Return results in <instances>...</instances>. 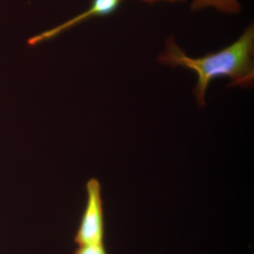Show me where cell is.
I'll list each match as a JSON object with an SVG mask.
<instances>
[{"mask_svg":"<svg viewBox=\"0 0 254 254\" xmlns=\"http://www.w3.org/2000/svg\"><path fill=\"white\" fill-rule=\"evenodd\" d=\"M254 26L251 23L230 46L200 58L189 56L173 37H169L158 60L162 64L195 73L197 82L193 93L197 103L203 107L210 83L216 78H228L231 86L248 88L254 84Z\"/></svg>","mask_w":254,"mask_h":254,"instance_id":"6da1fadb","label":"cell"},{"mask_svg":"<svg viewBox=\"0 0 254 254\" xmlns=\"http://www.w3.org/2000/svg\"><path fill=\"white\" fill-rule=\"evenodd\" d=\"M86 203L74 235L78 246L104 244L105 219L101 185L92 178L86 184Z\"/></svg>","mask_w":254,"mask_h":254,"instance_id":"7a4b0ae2","label":"cell"},{"mask_svg":"<svg viewBox=\"0 0 254 254\" xmlns=\"http://www.w3.org/2000/svg\"><path fill=\"white\" fill-rule=\"evenodd\" d=\"M124 1L125 0H92L89 8L86 11L56 27L32 37L28 40V44L30 46H37L39 43L58 36L63 32L88 18L109 16L118 10Z\"/></svg>","mask_w":254,"mask_h":254,"instance_id":"3957f363","label":"cell"},{"mask_svg":"<svg viewBox=\"0 0 254 254\" xmlns=\"http://www.w3.org/2000/svg\"><path fill=\"white\" fill-rule=\"evenodd\" d=\"M208 8H213L229 15L240 14L242 10L238 0H193L190 9L197 11Z\"/></svg>","mask_w":254,"mask_h":254,"instance_id":"277c9868","label":"cell"},{"mask_svg":"<svg viewBox=\"0 0 254 254\" xmlns=\"http://www.w3.org/2000/svg\"><path fill=\"white\" fill-rule=\"evenodd\" d=\"M73 254H108L104 244L78 246Z\"/></svg>","mask_w":254,"mask_h":254,"instance_id":"5b68a950","label":"cell"},{"mask_svg":"<svg viewBox=\"0 0 254 254\" xmlns=\"http://www.w3.org/2000/svg\"><path fill=\"white\" fill-rule=\"evenodd\" d=\"M141 1L148 3V4H152V3L158 2V1H167V2L171 3L183 2V1H186L187 0H141Z\"/></svg>","mask_w":254,"mask_h":254,"instance_id":"8992f818","label":"cell"}]
</instances>
